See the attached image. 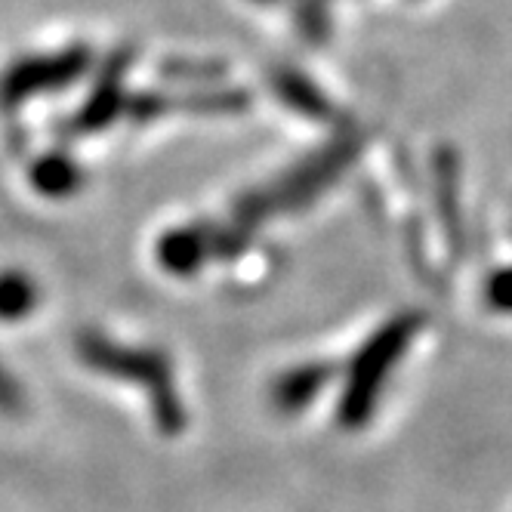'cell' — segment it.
Returning a JSON list of instances; mask_svg holds the SVG:
<instances>
[{
	"label": "cell",
	"mask_w": 512,
	"mask_h": 512,
	"mask_svg": "<svg viewBox=\"0 0 512 512\" xmlns=\"http://www.w3.org/2000/svg\"><path fill=\"white\" fill-rule=\"evenodd\" d=\"M491 303L503 312H512V269L500 272L491 284Z\"/></svg>",
	"instance_id": "6da1fadb"
}]
</instances>
